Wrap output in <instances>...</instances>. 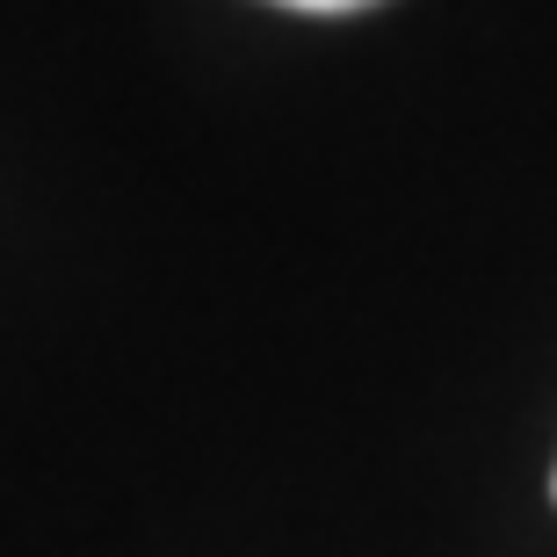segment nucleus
<instances>
[{
  "instance_id": "1",
  "label": "nucleus",
  "mask_w": 557,
  "mask_h": 557,
  "mask_svg": "<svg viewBox=\"0 0 557 557\" xmlns=\"http://www.w3.org/2000/svg\"><path fill=\"white\" fill-rule=\"evenodd\" d=\"M275 8H305V15H348V8H376V0H275Z\"/></svg>"
},
{
  "instance_id": "2",
  "label": "nucleus",
  "mask_w": 557,
  "mask_h": 557,
  "mask_svg": "<svg viewBox=\"0 0 557 557\" xmlns=\"http://www.w3.org/2000/svg\"><path fill=\"white\" fill-rule=\"evenodd\" d=\"M550 499H557V471H550Z\"/></svg>"
}]
</instances>
